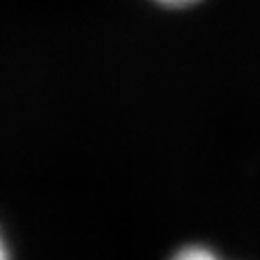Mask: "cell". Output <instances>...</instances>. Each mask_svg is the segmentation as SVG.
<instances>
[{"mask_svg":"<svg viewBox=\"0 0 260 260\" xmlns=\"http://www.w3.org/2000/svg\"><path fill=\"white\" fill-rule=\"evenodd\" d=\"M180 258H212V253L206 251V249H185V251H180Z\"/></svg>","mask_w":260,"mask_h":260,"instance_id":"6da1fadb","label":"cell"},{"mask_svg":"<svg viewBox=\"0 0 260 260\" xmlns=\"http://www.w3.org/2000/svg\"><path fill=\"white\" fill-rule=\"evenodd\" d=\"M157 3L171 5V7H185V5H192V3H197V0H157Z\"/></svg>","mask_w":260,"mask_h":260,"instance_id":"7a4b0ae2","label":"cell"},{"mask_svg":"<svg viewBox=\"0 0 260 260\" xmlns=\"http://www.w3.org/2000/svg\"><path fill=\"white\" fill-rule=\"evenodd\" d=\"M7 256V251H5V244H3V240H0V258H5Z\"/></svg>","mask_w":260,"mask_h":260,"instance_id":"3957f363","label":"cell"}]
</instances>
